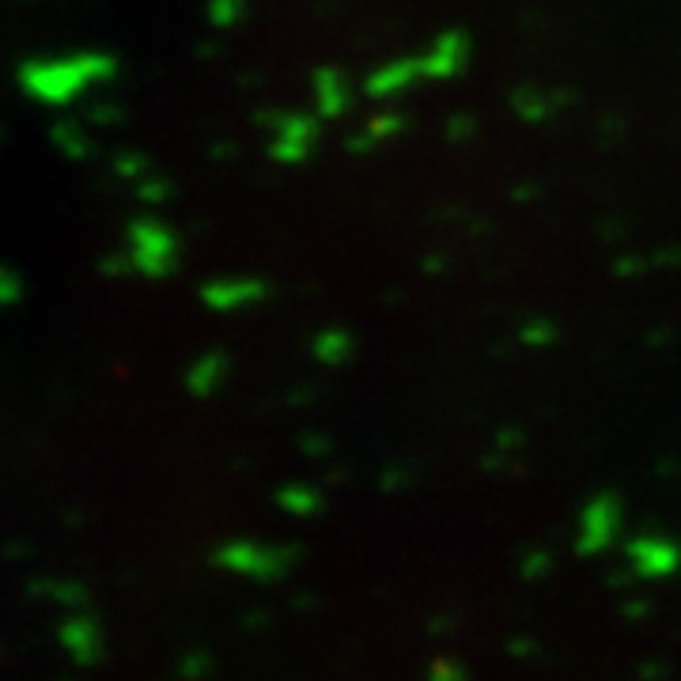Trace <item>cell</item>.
Listing matches in <instances>:
<instances>
[{
    "instance_id": "obj_1",
    "label": "cell",
    "mask_w": 681,
    "mask_h": 681,
    "mask_svg": "<svg viewBox=\"0 0 681 681\" xmlns=\"http://www.w3.org/2000/svg\"><path fill=\"white\" fill-rule=\"evenodd\" d=\"M114 57L110 54H72V57H35L20 69L23 92L38 103L64 106L80 98L87 87L103 84L114 77Z\"/></svg>"
},
{
    "instance_id": "obj_2",
    "label": "cell",
    "mask_w": 681,
    "mask_h": 681,
    "mask_svg": "<svg viewBox=\"0 0 681 681\" xmlns=\"http://www.w3.org/2000/svg\"><path fill=\"white\" fill-rule=\"evenodd\" d=\"M466 57H470V38H466L462 31H447V35H439L436 43L428 46V54H421V72L424 77L447 80L462 69Z\"/></svg>"
},
{
    "instance_id": "obj_3",
    "label": "cell",
    "mask_w": 681,
    "mask_h": 681,
    "mask_svg": "<svg viewBox=\"0 0 681 681\" xmlns=\"http://www.w3.org/2000/svg\"><path fill=\"white\" fill-rule=\"evenodd\" d=\"M416 77H424L421 57H401V61L387 64V69H379L372 80H367V95H394L406 84H413Z\"/></svg>"
},
{
    "instance_id": "obj_4",
    "label": "cell",
    "mask_w": 681,
    "mask_h": 681,
    "mask_svg": "<svg viewBox=\"0 0 681 681\" xmlns=\"http://www.w3.org/2000/svg\"><path fill=\"white\" fill-rule=\"evenodd\" d=\"M54 141L61 144L69 155H84V148H87L84 133H80V129L72 126V121H64V126H57V129H54Z\"/></svg>"
},
{
    "instance_id": "obj_5",
    "label": "cell",
    "mask_w": 681,
    "mask_h": 681,
    "mask_svg": "<svg viewBox=\"0 0 681 681\" xmlns=\"http://www.w3.org/2000/svg\"><path fill=\"white\" fill-rule=\"evenodd\" d=\"M15 295V281L8 273H0V303H8Z\"/></svg>"
}]
</instances>
